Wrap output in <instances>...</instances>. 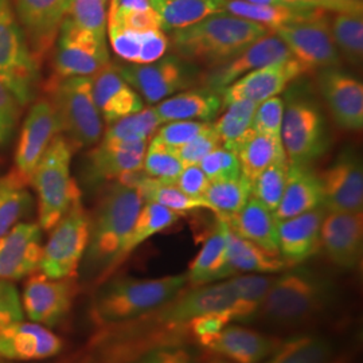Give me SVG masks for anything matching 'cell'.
Segmentation results:
<instances>
[{
	"mask_svg": "<svg viewBox=\"0 0 363 363\" xmlns=\"http://www.w3.org/2000/svg\"><path fill=\"white\" fill-rule=\"evenodd\" d=\"M233 301V288L228 279L184 288L177 298L155 311L117 325L121 330L113 340L115 351L121 349V359L130 363L147 350L181 345L182 339H190L189 325L193 319L208 312L230 311Z\"/></svg>",
	"mask_w": 363,
	"mask_h": 363,
	"instance_id": "cell-1",
	"label": "cell"
},
{
	"mask_svg": "<svg viewBox=\"0 0 363 363\" xmlns=\"http://www.w3.org/2000/svg\"><path fill=\"white\" fill-rule=\"evenodd\" d=\"M269 31L259 23L222 11L171 31L169 40L183 61L213 67L233 58Z\"/></svg>",
	"mask_w": 363,
	"mask_h": 363,
	"instance_id": "cell-2",
	"label": "cell"
},
{
	"mask_svg": "<svg viewBox=\"0 0 363 363\" xmlns=\"http://www.w3.org/2000/svg\"><path fill=\"white\" fill-rule=\"evenodd\" d=\"M143 205V196L136 187L116 182L89 217V242L84 257L88 269L100 273L101 280L113 272Z\"/></svg>",
	"mask_w": 363,
	"mask_h": 363,
	"instance_id": "cell-3",
	"label": "cell"
},
{
	"mask_svg": "<svg viewBox=\"0 0 363 363\" xmlns=\"http://www.w3.org/2000/svg\"><path fill=\"white\" fill-rule=\"evenodd\" d=\"M186 286V273L157 279L117 277L97 291L91 303V319L100 327L127 323L167 304Z\"/></svg>",
	"mask_w": 363,
	"mask_h": 363,
	"instance_id": "cell-4",
	"label": "cell"
},
{
	"mask_svg": "<svg viewBox=\"0 0 363 363\" xmlns=\"http://www.w3.org/2000/svg\"><path fill=\"white\" fill-rule=\"evenodd\" d=\"M334 286L308 269H291L276 276L259 318L279 327H298L318 318L333 300Z\"/></svg>",
	"mask_w": 363,
	"mask_h": 363,
	"instance_id": "cell-5",
	"label": "cell"
},
{
	"mask_svg": "<svg viewBox=\"0 0 363 363\" xmlns=\"http://www.w3.org/2000/svg\"><path fill=\"white\" fill-rule=\"evenodd\" d=\"M72 155V144L58 133L31 175L30 183L38 195V225L42 230H52L73 203L81 199L77 183L70 175Z\"/></svg>",
	"mask_w": 363,
	"mask_h": 363,
	"instance_id": "cell-6",
	"label": "cell"
},
{
	"mask_svg": "<svg viewBox=\"0 0 363 363\" xmlns=\"http://www.w3.org/2000/svg\"><path fill=\"white\" fill-rule=\"evenodd\" d=\"M48 91L61 132L72 147H89L100 142L103 120L93 100L91 77L52 78Z\"/></svg>",
	"mask_w": 363,
	"mask_h": 363,
	"instance_id": "cell-7",
	"label": "cell"
},
{
	"mask_svg": "<svg viewBox=\"0 0 363 363\" xmlns=\"http://www.w3.org/2000/svg\"><path fill=\"white\" fill-rule=\"evenodd\" d=\"M39 66L16 18L13 0H0V82L21 106L35 99Z\"/></svg>",
	"mask_w": 363,
	"mask_h": 363,
	"instance_id": "cell-8",
	"label": "cell"
},
{
	"mask_svg": "<svg viewBox=\"0 0 363 363\" xmlns=\"http://www.w3.org/2000/svg\"><path fill=\"white\" fill-rule=\"evenodd\" d=\"M89 214L76 201L57 225L42 250L39 272L50 279L77 277L89 242Z\"/></svg>",
	"mask_w": 363,
	"mask_h": 363,
	"instance_id": "cell-9",
	"label": "cell"
},
{
	"mask_svg": "<svg viewBox=\"0 0 363 363\" xmlns=\"http://www.w3.org/2000/svg\"><path fill=\"white\" fill-rule=\"evenodd\" d=\"M281 143L291 166L308 167L328 148L325 117L306 100H294L284 108Z\"/></svg>",
	"mask_w": 363,
	"mask_h": 363,
	"instance_id": "cell-10",
	"label": "cell"
},
{
	"mask_svg": "<svg viewBox=\"0 0 363 363\" xmlns=\"http://www.w3.org/2000/svg\"><path fill=\"white\" fill-rule=\"evenodd\" d=\"M54 77H91L111 64L106 39L64 19L55 40Z\"/></svg>",
	"mask_w": 363,
	"mask_h": 363,
	"instance_id": "cell-11",
	"label": "cell"
},
{
	"mask_svg": "<svg viewBox=\"0 0 363 363\" xmlns=\"http://www.w3.org/2000/svg\"><path fill=\"white\" fill-rule=\"evenodd\" d=\"M328 13L274 30L292 57L307 70L328 69L339 64V52L330 30Z\"/></svg>",
	"mask_w": 363,
	"mask_h": 363,
	"instance_id": "cell-12",
	"label": "cell"
},
{
	"mask_svg": "<svg viewBox=\"0 0 363 363\" xmlns=\"http://www.w3.org/2000/svg\"><path fill=\"white\" fill-rule=\"evenodd\" d=\"M291 58L294 57L284 40L276 33L269 31L226 62L208 67V72L201 77V82L203 88L220 94L226 86L247 73Z\"/></svg>",
	"mask_w": 363,
	"mask_h": 363,
	"instance_id": "cell-13",
	"label": "cell"
},
{
	"mask_svg": "<svg viewBox=\"0 0 363 363\" xmlns=\"http://www.w3.org/2000/svg\"><path fill=\"white\" fill-rule=\"evenodd\" d=\"M120 76L150 105L159 104L164 99L186 89L191 84L186 61L178 55L162 57L147 65H115Z\"/></svg>",
	"mask_w": 363,
	"mask_h": 363,
	"instance_id": "cell-14",
	"label": "cell"
},
{
	"mask_svg": "<svg viewBox=\"0 0 363 363\" xmlns=\"http://www.w3.org/2000/svg\"><path fill=\"white\" fill-rule=\"evenodd\" d=\"M77 288L76 277L50 279L43 273H33L23 288V312L31 322L54 327L72 310Z\"/></svg>",
	"mask_w": 363,
	"mask_h": 363,
	"instance_id": "cell-15",
	"label": "cell"
},
{
	"mask_svg": "<svg viewBox=\"0 0 363 363\" xmlns=\"http://www.w3.org/2000/svg\"><path fill=\"white\" fill-rule=\"evenodd\" d=\"M70 0H13V10L39 65L50 52Z\"/></svg>",
	"mask_w": 363,
	"mask_h": 363,
	"instance_id": "cell-16",
	"label": "cell"
},
{
	"mask_svg": "<svg viewBox=\"0 0 363 363\" xmlns=\"http://www.w3.org/2000/svg\"><path fill=\"white\" fill-rule=\"evenodd\" d=\"M58 133H61V127L54 106L50 100L40 99L27 113L15 151V171L28 183L39 160Z\"/></svg>",
	"mask_w": 363,
	"mask_h": 363,
	"instance_id": "cell-17",
	"label": "cell"
},
{
	"mask_svg": "<svg viewBox=\"0 0 363 363\" xmlns=\"http://www.w3.org/2000/svg\"><path fill=\"white\" fill-rule=\"evenodd\" d=\"M42 250V229L38 223H16L0 237V281H19L38 272Z\"/></svg>",
	"mask_w": 363,
	"mask_h": 363,
	"instance_id": "cell-18",
	"label": "cell"
},
{
	"mask_svg": "<svg viewBox=\"0 0 363 363\" xmlns=\"http://www.w3.org/2000/svg\"><path fill=\"white\" fill-rule=\"evenodd\" d=\"M327 213H362L363 169L359 157L345 152L319 175Z\"/></svg>",
	"mask_w": 363,
	"mask_h": 363,
	"instance_id": "cell-19",
	"label": "cell"
},
{
	"mask_svg": "<svg viewBox=\"0 0 363 363\" xmlns=\"http://www.w3.org/2000/svg\"><path fill=\"white\" fill-rule=\"evenodd\" d=\"M362 213L330 211L320 229V247L340 269H355L362 259Z\"/></svg>",
	"mask_w": 363,
	"mask_h": 363,
	"instance_id": "cell-20",
	"label": "cell"
},
{
	"mask_svg": "<svg viewBox=\"0 0 363 363\" xmlns=\"http://www.w3.org/2000/svg\"><path fill=\"white\" fill-rule=\"evenodd\" d=\"M303 73H306V69L295 58L259 67L238 78L220 91L222 104L226 106L241 100L259 104L284 91Z\"/></svg>",
	"mask_w": 363,
	"mask_h": 363,
	"instance_id": "cell-21",
	"label": "cell"
},
{
	"mask_svg": "<svg viewBox=\"0 0 363 363\" xmlns=\"http://www.w3.org/2000/svg\"><path fill=\"white\" fill-rule=\"evenodd\" d=\"M320 91L340 128H363V85L359 79L335 67L323 69L319 77Z\"/></svg>",
	"mask_w": 363,
	"mask_h": 363,
	"instance_id": "cell-22",
	"label": "cell"
},
{
	"mask_svg": "<svg viewBox=\"0 0 363 363\" xmlns=\"http://www.w3.org/2000/svg\"><path fill=\"white\" fill-rule=\"evenodd\" d=\"M62 347L61 337L35 322H18L0 334V358L9 361H42L55 357Z\"/></svg>",
	"mask_w": 363,
	"mask_h": 363,
	"instance_id": "cell-23",
	"label": "cell"
},
{
	"mask_svg": "<svg viewBox=\"0 0 363 363\" xmlns=\"http://www.w3.org/2000/svg\"><path fill=\"white\" fill-rule=\"evenodd\" d=\"M147 142L115 143L104 142L93 148L85 166V179L99 184L101 182L120 181L125 175L143 169Z\"/></svg>",
	"mask_w": 363,
	"mask_h": 363,
	"instance_id": "cell-24",
	"label": "cell"
},
{
	"mask_svg": "<svg viewBox=\"0 0 363 363\" xmlns=\"http://www.w3.org/2000/svg\"><path fill=\"white\" fill-rule=\"evenodd\" d=\"M323 206L277 222L279 255L286 267H295L312 257L320 247V229L325 220Z\"/></svg>",
	"mask_w": 363,
	"mask_h": 363,
	"instance_id": "cell-25",
	"label": "cell"
},
{
	"mask_svg": "<svg viewBox=\"0 0 363 363\" xmlns=\"http://www.w3.org/2000/svg\"><path fill=\"white\" fill-rule=\"evenodd\" d=\"M91 93L94 104L108 124L144 109L142 96L120 76L112 64L91 76Z\"/></svg>",
	"mask_w": 363,
	"mask_h": 363,
	"instance_id": "cell-26",
	"label": "cell"
},
{
	"mask_svg": "<svg viewBox=\"0 0 363 363\" xmlns=\"http://www.w3.org/2000/svg\"><path fill=\"white\" fill-rule=\"evenodd\" d=\"M281 340L241 325H226L205 349L233 363H259L269 358Z\"/></svg>",
	"mask_w": 363,
	"mask_h": 363,
	"instance_id": "cell-27",
	"label": "cell"
},
{
	"mask_svg": "<svg viewBox=\"0 0 363 363\" xmlns=\"http://www.w3.org/2000/svg\"><path fill=\"white\" fill-rule=\"evenodd\" d=\"M226 253V222L218 218L186 272L189 286H206L232 277Z\"/></svg>",
	"mask_w": 363,
	"mask_h": 363,
	"instance_id": "cell-28",
	"label": "cell"
},
{
	"mask_svg": "<svg viewBox=\"0 0 363 363\" xmlns=\"http://www.w3.org/2000/svg\"><path fill=\"white\" fill-rule=\"evenodd\" d=\"M323 193L319 177L304 166H291L288 169L286 189L279 206L273 211L277 220L296 217L298 214L320 208Z\"/></svg>",
	"mask_w": 363,
	"mask_h": 363,
	"instance_id": "cell-29",
	"label": "cell"
},
{
	"mask_svg": "<svg viewBox=\"0 0 363 363\" xmlns=\"http://www.w3.org/2000/svg\"><path fill=\"white\" fill-rule=\"evenodd\" d=\"M222 97L210 89L175 93L154 106L156 115L163 123L169 121H210L220 113Z\"/></svg>",
	"mask_w": 363,
	"mask_h": 363,
	"instance_id": "cell-30",
	"label": "cell"
},
{
	"mask_svg": "<svg viewBox=\"0 0 363 363\" xmlns=\"http://www.w3.org/2000/svg\"><path fill=\"white\" fill-rule=\"evenodd\" d=\"M106 33L117 57L130 64H152L169 50V37L160 28L150 31L106 28Z\"/></svg>",
	"mask_w": 363,
	"mask_h": 363,
	"instance_id": "cell-31",
	"label": "cell"
},
{
	"mask_svg": "<svg viewBox=\"0 0 363 363\" xmlns=\"http://www.w3.org/2000/svg\"><path fill=\"white\" fill-rule=\"evenodd\" d=\"M225 222L242 238L272 255H279V220H276L273 211L264 206L255 196H250L245 206Z\"/></svg>",
	"mask_w": 363,
	"mask_h": 363,
	"instance_id": "cell-32",
	"label": "cell"
},
{
	"mask_svg": "<svg viewBox=\"0 0 363 363\" xmlns=\"http://www.w3.org/2000/svg\"><path fill=\"white\" fill-rule=\"evenodd\" d=\"M225 11L233 13L235 16L256 22L268 30L274 31L280 27L298 23L316 18L322 13H330L318 7L304 6H286V4H255L247 0H225Z\"/></svg>",
	"mask_w": 363,
	"mask_h": 363,
	"instance_id": "cell-33",
	"label": "cell"
},
{
	"mask_svg": "<svg viewBox=\"0 0 363 363\" xmlns=\"http://www.w3.org/2000/svg\"><path fill=\"white\" fill-rule=\"evenodd\" d=\"M228 265L234 274L261 273L276 274L286 271V264L279 255H272L234 232L226 223Z\"/></svg>",
	"mask_w": 363,
	"mask_h": 363,
	"instance_id": "cell-34",
	"label": "cell"
},
{
	"mask_svg": "<svg viewBox=\"0 0 363 363\" xmlns=\"http://www.w3.org/2000/svg\"><path fill=\"white\" fill-rule=\"evenodd\" d=\"M274 279V274L261 273L234 274L228 279L234 294V301L230 308L232 322H249L257 319Z\"/></svg>",
	"mask_w": 363,
	"mask_h": 363,
	"instance_id": "cell-35",
	"label": "cell"
},
{
	"mask_svg": "<svg viewBox=\"0 0 363 363\" xmlns=\"http://www.w3.org/2000/svg\"><path fill=\"white\" fill-rule=\"evenodd\" d=\"M163 31L191 26L211 13L225 11V0H148Z\"/></svg>",
	"mask_w": 363,
	"mask_h": 363,
	"instance_id": "cell-36",
	"label": "cell"
},
{
	"mask_svg": "<svg viewBox=\"0 0 363 363\" xmlns=\"http://www.w3.org/2000/svg\"><path fill=\"white\" fill-rule=\"evenodd\" d=\"M181 217V214L162 205H157L154 202H145L124 247L117 257L115 269L118 268V265L127 259L136 247H140L143 242H145L148 238L154 237L155 234L160 233L171 228L172 225H175Z\"/></svg>",
	"mask_w": 363,
	"mask_h": 363,
	"instance_id": "cell-37",
	"label": "cell"
},
{
	"mask_svg": "<svg viewBox=\"0 0 363 363\" xmlns=\"http://www.w3.org/2000/svg\"><path fill=\"white\" fill-rule=\"evenodd\" d=\"M235 155L240 162L241 175H244L250 184L276 160L286 157L281 140L273 139L256 130L252 132Z\"/></svg>",
	"mask_w": 363,
	"mask_h": 363,
	"instance_id": "cell-38",
	"label": "cell"
},
{
	"mask_svg": "<svg viewBox=\"0 0 363 363\" xmlns=\"http://www.w3.org/2000/svg\"><path fill=\"white\" fill-rule=\"evenodd\" d=\"M27 184L28 182L15 169L0 178V237L9 233L31 211L33 198Z\"/></svg>",
	"mask_w": 363,
	"mask_h": 363,
	"instance_id": "cell-39",
	"label": "cell"
},
{
	"mask_svg": "<svg viewBox=\"0 0 363 363\" xmlns=\"http://www.w3.org/2000/svg\"><path fill=\"white\" fill-rule=\"evenodd\" d=\"M256 103L241 100L226 105V111L213 124L220 136V147L237 154L253 132V118L257 109Z\"/></svg>",
	"mask_w": 363,
	"mask_h": 363,
	"instance_id": "cell-40",
	"label": "cell"
},
{
	"mask_svg": "<svg viewBox=\"0 0 363 363\" xmlns=\"http://www.w3.org/2000/svg\"><path fill=\"white\" fill-rule=\"evenodd\" d=\"M331 35L337 52L352 64L358 66L363 60L362 9L337 11L328 19Z\"/></svg>",
	"mask_w": 363,
	"mask_h": 363,
	"instance_id": "cell-41",
	"label": "cell"
},
{
	"mask_svg": "<svg viewBox=\"0 0 363 363\" xmlns=\"http://www.w3.org/2000/svg\"><path fill=\"white\" fill-rule=\"evenodd\" d=\"M331 343L318 335H298L281 342L267 363H333Z\"/></svg>",
	"mask_w": 363,
	"mask_h": 363,
	"instance_id": "cell-42",
	"label": "cell"
},
{
	"mask_svg": "<svg viewBox=\"0 0 363 363\" xmlns=\"http://www.w3.org/2000/svg\"><path fill=\"white\" fill-rule=\"evenodd\" d=\"M252 196V184L244 175L229 181L210 182L203 199L218 218L226 220L245 206Z\"/></svg>",
	"mask_w": 363,
	"mask_h": 363,
	"instance_id": "cell-43",
	"label": "cell"
},
{
	"mask_svg": "<svg viewBox=\"0 0 363 363\" xmlns=\"http://www.w3.org/2000/svg\"><path fill=\"white\" fill-rule=\"evenodd\" d=\"M160 124L162 121L156 115L155 109L144 108L136 113L123 117L115 123L109 124L103 140L115 142V143L140 142V140L148 142V139H151L155 135Z\"/></svg>",
	"mask_w": 363,
	"mask_h": 363,
	"instance_id": "cell-44",
	"label": "cell"
},
{
	"mask_svg": "<svg viewBox=\"0 0 363 363\" xmlns=\"http://www.w3.org/2000/svg\"><path fill=\"white\" fill-rule=\"evenodd\" d=\"M288 169L289 163L286 157L279 159L264 169L252 183V196L271 211H274L281 201L288 179Z\"/></svg>",
	"mask_w": 363,
	"mask_h": 363,
	"instance_id": "cell-45",
	"label": "cell"
},
{
	"mask_svg": "<svg viewBox=\"0 0 363 363\" xmlns=\"http://www.w3.org/2000/svg\"><path fill=\"white\" fill-rule=\"evenodd\" d=\"M183 169L181 160L172 150L159 143L154 138L147 145L143 160V171L156 181L174 184Z\"/></svg>",
	"mask_w": 363,
	"mask_h": 363,
	"instance_id": "cell-46",
	"label": "cell"
},
{
	"mask_svg": "<svg viewBox=\"0 0 363 363\" xmlns=\"http://www.w3.org/2000/svg\"><path fill=\"white\" fill-rule=\"evenodd\" d=\"M65 19L78 28L106 39V4L101 0H70Z\"/></svg>",
	"mask_w": 363,
	"mask_h": 363,
	"instance_id": "cell-47",
	"label": "cell"
},
{
	"mask_svg": "<svg viewBox=\"0 0 363 363\" xmlns=\"http://www.w3.org/2000/svg\"><path fill=\"white\" fill-rule=\"evenodd\" d=\"M199 167L210 182L229 181L241 177L238 157L223 147H218L205 156L201 160Z\"/></svg>",
	"mask_w": 363,
	"mask_h": 363,
	"instance_id": "cell-48",
	"label": "cell"
},
{
	"mask_svg": "<svg viewBox=\"0 0 363 363\" xmlns=\"http://www.w3.org/2000/svg\"><path fill=\"white\" fill-rule=\"evenodd\" d=\"M208 125V121H169L163 127L157 128L152 138L169 150H177L190 143L202 130H206Z\"/></svg>",
	"mask_w": 363,
	"mask_h": 363,
	"instance_id": "cell-49",
	"label": "cell"
},
{
	"mask_svg": "<svg viewBox=\"0 0 363 363\" xmlns=\"http://www.w3.org/2000/svg\"><path fill=\"white\" fill-rule=\"evenodd\" d=\"M284 108V100L277 96L259 103L253 118V130L262 135L271 136L273 139L281 140Z\"/></svg>",
	"mask_w": 363,
	"mask_h": 363,
	"instance_id": "cell-50",
	"label": "cell"
},
{
	"mask_svg": "<svg viewBox=\"0 0 363 363\" xmlns=\"http://www.w3.org/2000/svg\"><path fill=\"white\" fill-rule=\"evenodd\" d=\"M218 147H220V136L217 130H214L213 124H210L206 130H202L190 143L172 151L184 167L191 164H199L205 156Z\"/></svg>",
	"mask_w": 363,
	"mask_h": 363,
	"instance_id": "cell-51",
	"label": "cell"
},
{
	"mask_svg": "<svg viewBox=\"0 0 363 363\" xmlns=\"http://www.w3.org/2000/svg\"><path fill=\"white\" fill-rule=\"evenodd\" d=\"M230 322V311L208 312L196 316L189 325L190 339L206 347Z\"/></svg>",
	"mask_w": 363,
	"mask_h": 363,
	"instance_id": "cell-52",
	"label": "cell"
},
{
	"mask_svg": "<svg viewBox=\"0 0 363 363\" xmlns=\"http://www.w3.org/2000/svg\"><path fill=\"white\" fill-rule=\"evenodd\" d=\"M23 320L22 298L11 281H0V334Z\"/></svg>",
	"mask_w": 363,
	"mask_h": 363,
	"instance_id": "cell-53",
	"label": "cell"
},
{
	"mask_svg": "<svg viewBox=\"0 0 363 363\" xmlns=\"http://www.w3.org/2000/svg\"><path fill=\"white\" fill-rule=\"evenodd\" d=\"M19 113L21 105L13 93L0 82V147L11 140L18 125Z\"/></svg>",
	"mask_w": 363,
	"mask_h": 363,
	"instance_id": "cell-54",
	"label": "cell"
},
{
	"mask_svg": "<svg viewBox=\"0 0 363 363\" xmlns=\"http://www.w3.org/2000/svg\"><path fill=\"white\" fill-rule=\"evenodd\" d=\"M130 363H196L193 352L183 345H169L147 350Z\"/></svg>",
	"mask_w": 363,
	"mask_h": 363,
	"instance_id": "cell-55",
	"label": "cell"
},
{
	"mask_svg": "<svg viewBox=\"0 0 363 363\" xmlns=\"http://www.w3.org/2000/svg\"><path fill=\"white\" fill-rule=\"evenodd\" d=\"M208 184L210 181L206 174L199 167V164L184 166L178 179L174 183V186L179 189L183 194L193 198H203Z\"/></svg>",
	"mask_w": 363,
	"mask_h": 363,
	"instance_id": "cell-56",
	"label": "cell"
},
{
	"mask_svg": "<svg viewBox=\"0 0 363 363\" xmlns=\"http://www.w3.org/2000/svg\"><path fill=\"white\" fill-rule=\"evenodd\" d=\"M320 1L330 3V4H347V3H351L354 0H320Z\"/></svg>",
	"mask_w": 363,
	"mask_h": 363,
	"instance_id": "cell-57",
	"label": "cell"
},
{
	"mask_svg": "<svg viewBox=\"0 0 363 363\" xmlns=\"http://www.w3.org/2000/svg\"><path fill=\"white\" fill-rule=\"evenodd\" d=\"M206 363H233L230 362V361H228V359H225V358H220V357H218V358H213V359H210L208 362Z\"/></svg>",
	"mask_w": 363,
	"mask_h": 363,
	"instance_id": "cell-58",
	"label": "cell"
},
{
	"mask_svg": "<svg viewBox=\"0 0 363 363\" xmlns=\"http://www.w3.org/2000/svg\"><path fill=\"white\" fill-rule=\"evenodd\" d=\"M0 363H16L15 361H9V359H3V358H0Z\"/></svg>",
	"mask_w": 363,
	"mask_h": 363,
	"instance_id": "cell-59",
	"label": "cell"
},
{
	"mask_svg": "<svg viewBox=\"0 0 363 363\" xmlns=\"http://www.w3.org/2000/svg\"><path fill=\"white\" fill-rule=\"evenodd\" d=\"M101 1H104L105 4H108V1H109V0H101Z\"/></svg>",
	"mask_w": 363,
	"mask_h": 363,
	"instance_id": "cell-60",
	"label": "cell"
}]
</instances>
